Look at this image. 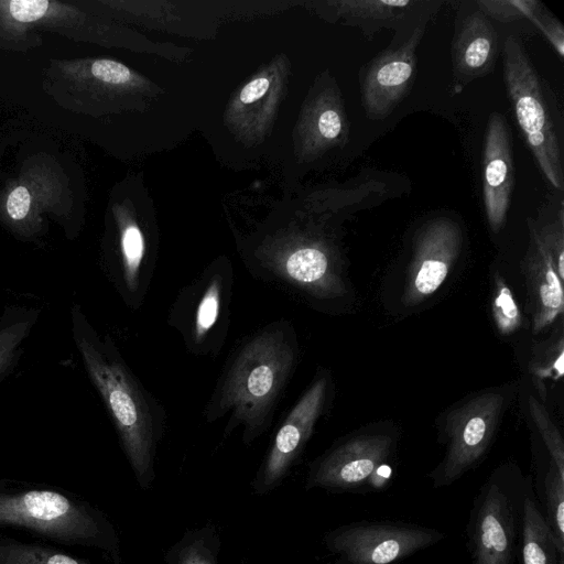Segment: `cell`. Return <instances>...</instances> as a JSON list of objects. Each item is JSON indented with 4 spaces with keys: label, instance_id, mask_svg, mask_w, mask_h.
I'll return each mask as SVG.
<instances>
[{
    "label": "cell",
    "instance_id": "23",
    "mask_svg": "<svg viewBox=\"0 0 564 564\" xmlns=\"http://www.w3.org/2000/svg\"><path fill=\"white\" fill-rule=\"evenodd\" d=\"M479 11L500 22H512L523 18L532 20L541 10L534 0H480Z\"/></svg>",
    "mask_w": 564,
    "mask_h": 564
},
{
    "label": "cell",
    "instance_id": "19",
    "mask_svg": "<svg viewBox=\"0 0 564 564\" xmlns=\"http://www.w3.org/2000/svg\"><path fill=\"white\" fill-rule=\"evenodd\" d=\"M0 564H90L39 543L0 540Z\"/></svg>",
    "mask_w": 564,
    "mask_h": 564
},
{
    "label": "cell",
    "instance_id": "8",
    "mask_svg": "<svg viewBox=\"0 0 564 564\" xmlns=\"http://www.w3.org/2000/svg\"><path fill=\"white\" fill-rule=\"evenodd\" d=\"M462 243L459 225L447 217L429 220L417 230L402 294L403 305H419L441 288L460 253Z\"/></svg>",
    "mask_w": 564,
    "mask_h": 564
},
{
    "label": "cell",
    "instance_id": "7",
    "mask_svg": "<svg viewBox=\"0 0 564 564\" xmlns=\"http://www.w3.org/2000/svg\"><path fill=\"white\" fill-rule=\"evenodd\" d=\"M441 539V532L420 525L355 522L333 530L325 541L339 564H392Z\"/></svg>",
    "mask_w": 564,
    "mask_h": 564
},
{
    "label": "cell",
    "instance_id": "21",
    "mask_svg": "<svg viewBox=\"0 0 564 564\" xmlns=\"http://www.w3.org/2000/svg\"><path fill=\"white\" fill-rule=\"evenodd\" d=\"M529 406L532 420L551 454L552 463L558 474L564 477V443L557 427L553 424L545 408L534 398L530 397Z\"/></svg>",
    "mask_w": 564,
    "mask_h": 564
},
{
    "label": "cell",
    "instance_id": "1",
    "mask_svg": "<svg viewBox=\"0 0 564 564\" xmlns=\"http://www.w3.org/2000/svg\"><path fill=\"white\" fill-rule=\"evenodd\" d=\"M297 359L299 343L290 321L268 323L248 335L230 354L204 408L205 421L227 416L225 434L240 426L243 443L251 444L271 426Z\"/></svg>",
    "mask_w": 564,
    "mask_h": 564
},
{
    "label": "cell",
    "instance_id": "25",
    "mask_svg": "<svg viewBox=\"0 0 564 564\" xmlns=\"http://www.w3.org/2000/svg\"><path fill=\"white\" fill-rule=\"evenodd\" d=\"M345 119L341 109L333 104L322 109L316 120V128L323 141L338 140L345 131Z\"/></svg>",
    "mask_w": 564,
    "mask_h": 564
},
{
    "label": "cell",
    "instance_id": "22",
    "mask_svg": "<svg viewBox=\"0 0 564 564\" xmlns=\"http://www.w3.org/2000/svg\"><path fill=\"white\" fill-rule=\"evenodd\" d=\"M492 314L496 326L502 335L512 334L521 325V314L512 292L499 276L496 279Z\"/></svg>",
    "mask_w": 564,
    "mask_h": 564
},
{
    "label": "cell",
    "instance_id": "18",
    "mask_svg": "<svg viewBox=\"0 0 564 564\" xmlns=\"http://www.w3.org/2000/svg\"><path fill=\"white\" fill-rule=\"evenodd\" d=\"M219 539L213 528L187 531L166 554L167 564H217Z\"/></svg>",
    "mask_w": 564,
    "mask_h": 564
},
{
    "label": "cell",
    "instance_id": "31",
    "mask_svg": "<svg viewBox=\"0 0 564 564\" xmlns=\"http://www.w3.org/2000/svg\"><path fill=\"white\" fill-rule=\"evenodd\" d=\"M270 83L267 78H256L248 83L240 93V101L242 104H251L260 99L268 90Z\"/></svg>",
    "mask_w": 564,
    "mask_h": 564
},
{
    "label": "cell",
    "instance_id": "29",
    "mask_svg": "<svg viewBox=\"0 0 564 564\" xmlns=\"http://www.w3.org/2000/svg\"><path fill=\"white\" fill-rule=\"evenodd\" d=\"M532 22L547 37L557 54L563 57L564 31L562 24L555 18L542 15L540 12L532 19Z\"/></svg>",
    "mask_w": 564,
    "mask_h": 564
},
{
    "label": "cell",
    "instance_id": "16",
    "mask_svg": "<svg viewBox=\"0 0 564 564\" xmlns=\"http://www.w3.org/2000/svg\"><path fill=\"white\" fill-rule=\"evenodd\" d=\"M522 564H560L554 535L530 496L522 507Z\"/></svg>",
    "mask_w": 564,
    "mask_h": 564
},
{
    "label": "cell",
    "instance_id": "20",
    "mask_svg": "<svg viewBox=\"0 0 564 564\" xmlns=\"http://www.w3.org/2000/svg\"><path fill=\"white\" fill-rule=\"evenodd\" d=\"M549 527L554 535L560 564L564 563V477L551 462L544 481Z\"/></svg>",
    "mask_w": 564,
    "mask_h": 564
},
{
    "label": "cell",
    "instance_id": "6",
    "mask_svg": "<svg viewBox=\"0 0 564 564\" xmlns=\"http://www.w3.org/2000/svg\"><path fill=\"white\" fill-rule=\"evenodd\" d=\"M505 404L503 393L486 391L447 415V451L431 474L434 486L452 484L478 463L494 437Z\"/></svg>",
    "mask_w": 564,
    "mask_h": 564
},
{
    "label": "cell",
    "instance_id": "10",
    "mask_svg": "<svg viewBox=\"0 0 564 564\" xmlns=\"http://www.w3.org/2000/svg\"><path fill=\"white\" fill-rule=\"evenodd\" d=\"M424 29L414 33L395 50L377 55L361 79L362 102L367 116L380 120L389 116L410 89L416 67V48Z\"/></svg>",
    "mask_w": 564,
    "mask_h": 564
},
{
    "label": "cell",
    "instance_id": "15",
    "mask_svg": "<svg viewBox=\"0 0 564 564\" xmlns=\"http://www.w3.org/2000/svg\"><path fill=\"white\" fill-rule=\"evenodd\" d=\"M498 50L497 32L480 12H474L463 22L453 45L455 73L467 78L482 75L495 64Z\"/></svg>",
    "mask_w": 564,
    "mask_h": 564
},
{
    "label": "cell",
    "instance_id": "4",
    "mask_svg": "<svg viewBox=\"0 0 564 564\" xmlns=\"http://www.w3.org/2000/svg\"><path fill=\"white\" fill-rule=\"evenodd\" d=\"M234 271L229 263L215 262L177 293L167 315L189 354L215 358L228 335Z\"/></svg>",
    "mask_w": 564,
    "mask_h": 564
},
{
    "label": "cell",
    "instance_id": "24",
    "mask_svg": "<svg viewBox=\"0 0 564 564\" xmlns=\"http://www.w3.org/2000/svg\"><path fill=\"white\" fill-rule=\"evenodd\" d=\"M409 0H352L343 2L345 11L358 20H388L399 15L409 6Z\"/></svg>",
    "mask_w": 564,
    "mask_h": 564
},
{
    "label": "cell",
    "instance_id": "17",
    "mask_svg": "<svg viewBox=\"0 0 564 564\" xmlns=\"http://www.w3.org/2000/svg\"><path fill=\"white\" fill-rule=\"evenodd\" d=\"M39 311L8 307L0 317V382L14 369L23 345L36 323Z\"/></svg>",
    "mask_w": 564,
    "mask_h": 564
},
{
    "label": "cell",
    "instance_id": "3",
    "mask_svg": "<svg viewBox=\"0 0 564 564\" xmlns=\"http://www.w3.org/2000/svg\"><path fill=\"white\" fill-rule=\"evenodd\" d=\"M0 527L111 554L118 549L115 530L100 511L70 494L34 485L0 480Z\"/></svg>",
    "mask_w": 564,
    "mask_h": 564
},
{
    "label": "cell",
    "instance_id": "26",
    "mask_svg": "<svg viewBox=\"0 0 564 564\" xmlns=\"http://www.w3.org/2000/svg\"><path fill=\"white\" fill-rule=\"evenodd\" d=\"M542 239L552 253L558 278L564 280V229L563 210L560 213L558 224H552L539 229Z\"/></svg>",
    "mask_w": 564,
    "mask_h": 564
},
{
    "label": "cell",
    "instance_id": "2",
    "mask_svg": "<svg viewBox=\"0 0 564 564\" xmlns=\"http://www.w3.org/2000/svg\"><path fill=\"white\" fill-rule=\"evenodd\" d=\"M70 318L72 336L87 376L112 420L137 480L149 488L165 431V410L132 372L112 338L95 329L80 305L73 306Z\"/></svg>",
    "mask_w": 564,
    "mask_h": 564
},
{
    "label": "cell",
    "instance_id": "28",
    "mask_svg": "<svg viewBox=\"0 0 564 564\" xmlns=\"http://www.w3.org/2000/svg\"><path fill=\"white\" fill-rule=\"evenodd\" d=\"M48 6L46 0H14L9 2V11L14 20L29 23L41 19Z\"/></svg>",
    "mask_w": 564,
    "mask_h": 564
},
{
    "label": "cell",
    "instance_id": "12",
    "mask_svg": "<svg viewBox=\"0 0 564 564\" xmlns=\"http://www.w3.org/2000/svg\"><path fill=\"white\" fill-rule=\"evenodd\" d=\"M473 564H510L516 540L510 496L490 480L481 490L469 528Z\"/></svg>",
    "mask_w": 564,
    "mask_h": 564
},
{
    "label": "cell",
    "instance_id": "14",
    "mask_svg": "<svg viewBox=\"0 0 564 564\" xmlns=\"http://www.w3.org/2000/svg\"><path fill=\"white\" fill-rule=\"evenodd\" d=\"M531 246L524 273L532 304L533 332L540 333L563 313V281L558 278L551 251L538 227L530 221Z\"/></svg>",
    "mask_w": 564,
    "mask_h": 564
},
{
    "label": "cell",
    "instance_id": "9",
    "mask_svg": "<svg viewBox=\"0 0 564 564\" xmlns=\"http://www.w3.org/2000/svg\"><path fill=\"white\" fill-rule=\"evenodd\" d=\"M328 392V377L319 373L288 413L259 468L253 488L265 494L275 488L303 452L319 419Z\"/></svg>",
    "mask_w": 564,
    "mask_h": 564
},
{
    "label": "cell",
    "instance_id": "30",
    "mask_svg": "<svg viewBox=\"0 0 564 564\" xmlns=\"http://www.w3.org/2000/svg\"><path fill=\"white\" fill-rule=\"evenodd\" d=\"M31 197L24 186L14 188L7 200V212L13 220H22L30 209Z\"/></svg>",
    "mask_w": 564,
    "mask_h": 564
},
{
    "label": "cell",
    "instance_id": "27",
    "mask_svg": "<svg viewBox=\"0 0 564 564\" xmlns=\"http://www.w3.org/2000/svg\"><path fill=\"white\" fill-rule=\"evenodd\" d=\"M93 75L109 84H123L127 83L131 73L123 64L111 59H97L91 65Z\"/></svg>",
    "mask_w": 564,
    "mask_h": 564
},
{
    "label": "cell",
    "instance_id": "11",
    "mask_svg": "<svg viewBox=\"0 0 564 564\" xmlns=\"http://www.w3.org/2000/svg\"><path fill=\"white\" fill-rule=\"evenodd\" d=\"M388 435H361L332 448L308 473L307 488L348 490L369 479L389 456Z\"/></svg>",
    "mask_w": 564,
    "mask_h": 564
},
{
    "label": "cell",
    "instance_id": "13",
    "mask_svg": "<svg viewBox=\"0 0 564 564\" xmlns=\"http://www.w3.org/2000/svg\"><path fill=\"white\" fill-rule=\"evenodd\" d=\"M484 204L490 229L505 225L513 191L512 140L506 118L489 116L484 142Z\"/></svg>",
    "mask_w": 564,
    "mask_h": 564
},
{
    "label": "cell",
    "instance_id": "5",
    "mask_svg": "<svg viewBox=\"0 0 564 564\" xmlns=\"http://www.w3.org/2000/svg\"><path fill=\"white\" fill-rule=\"evenodd\" d=\"M503 79L518 124L547 181L563 189L562 153L540 78L519 39L503 45Z\"/></svg>",
    "mask_w": 564,
    "mask_h": 564
}]
</instances>
